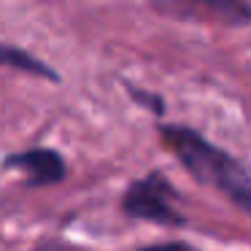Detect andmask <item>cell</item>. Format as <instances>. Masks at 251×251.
<instances>
[{
  "label": "cell",
  "instance_id": "1",
  "mask_svg": "<svg viewBox=\"0 0 251 251\" xmlns=\"http://www.w3.org/2000/svg\"><path fill=\"white\" fill-rule=\"evenodd\" d=\"M157 135L186 173L202 186L224 195L235 208L251 216V170L227 149L208 141L189 125H157Z\"/></svg>",
  "mask_w": 251,
  "mask_h": 251
},
{
  "label": "cell",
  "instance_id": "2",
  "mask_svg": "<svg viewBox=\"0 0 251 251\" xmlns=\"http://www.w3.org/2000/svg\"><path fill=\"white\" fill-rule=\"evenodd\" d=\"M181 200V192L176 184L168 178V173L159 168L149 170L146 176L130 181L119 200V211L127 219H138V222H149L157 227H186L189 219L176 208Z\"/></svg>",
  "mask_w": 251,
  "mask_h": 251
},
{
  "label": "cell",
  "instance_id": "3",
  "mask_svg": "<svg viewBox=\"0 0 251 251\" xmlns=\"http://www.w3.org/2000/svg\"><path fill=\"white\" fill-rule=\"evenodd\" d=\"M0 168L27 173L25 184L30 189L57 186L68 178V159L54 146H30V149H22V151H14L0 159Z\"/></svg>",
  "mask_w": 251,
  "mask_h": 251
},
{
  "label": "cell",
  "instance_id": "4",
  "mask_svg": "<svg viewBox=\"0 0 251 251\" xmlns=\"http://www.w3.org/2000/svg\"><path fill=\"white\" fill-rule=\"evenodd\" d=\"M0 68H11V71L27 73V76H35V78H46V81H54V84L60 81V73L49 62L30 54L22 46L6 44V41H0Z\"/></svg>",
  "mask_w": 251,
  "mask_h": 251
},
{
  "label": "cell",
  "instance_id": "5",
  "mask_svg": "<svg viewBox=\"0 0 251 251\" xmlns=\"http://www.w3.org/2000/svg\"><path fill=\"white\" fill-rule=\"evenodd\" d=\"M195 8L216 14L219 22L229 25V27H246V25H251V3H238V0H205V3H197Z\"/></svg>",
  "mask_w": 251,
  "mask_h": 251
},
{
  "label": "cell",
  "instance_id": "6",
  "mask_svg": "<svg viewBox=\"0 0 251 251\" xmlns=\"http://www.w3.org/2000/svg\"><path fill=\"white\" fill-rule=\"evenodd\" d=\"M125 89H127L130 100L138 105V108L151 111L154 116H162V114H165V98H162L159 92H151V89L135 87V84H130V81H125Z\"/></svg>",
  "mask_w": 251,
  "mask_h": 251
},
{
  "label": "cell",
  "instance_id": "7",
  "mask_svg": "<svg viewBox=\"0 0 251 251\" xmlns=\"http://www.w3.org/2000/svg\"><path fill=\"white\" fill-rule=\"evenodd\" d=\"M135 251H202L197 249L195 243L189 240H165V243H149V246H141Z\"/></svg>",
  "mask_w": 251,
  "mask_h": 251
}]
</instances>
